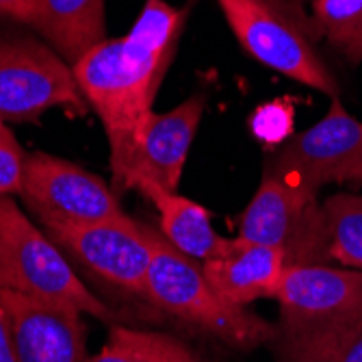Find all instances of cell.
Wrapping results in <instances>:
<instances>
[{
    "mask_svg": "<svg viewBox=\"0 0 362 362\" xmlns=\"http://www.w3.org/2000/svg\"><path fill=\"white\" fill-rule=\"evenodd\" d=\"M189 13V7L146 0L124 37L105 40L72 65L89 109L107 130L115 191L126 176L141 126L154 113L156 93L176 57Z\"/></svg>",
    "mask_w": 362,
    "mask_h": 362,
    "instance_id": "6da1fadb",
    "label": "cell"
},
{
    "mask_svg": "<svg viewBox=\"0 0 362 362\" xmlns=\"http://www.w3.org/2000/svg\"><path fill=\"white\" fill-rule=\"evenodd\" d=\"M282 362H332L362 319V272L327 262L286 267L276 291Z\"/></svg>",
    "mask_w": 362,
    "mask_h": 362,
    "instance_id": "7a4b0ae2",
    "label": "cell"
},
{
    "mask_svg": "<svg viewBox=\"0 0 362 362\" xmlns=\"http://www.w3.org/2000/svg\"><path fill=\"white\" fill-rule=\"evenodd\" d=\"M150 243L152 262L146 300L154 308L235 349L245 351L274 343L276 323L254 315L245 306L228 302L211 284L197 260L180 254L152 228Z\"/></svg>",
    "mask_w": 362,
    "mask_h": 362,
    "instance_id": "3957f363",
    "label": "cell"
},
{
    "mask_svg": "<svg viewBox=\"0 0 362 362\" xmlns=\"http://www.w3.org/2000/svg\"><path fill=\"white\" fill-rule=\"evenodd\" d=\"M241 48L258 63L325 95L339 83L317 50V24L300 0H217Z\"/></svg>",
    "mask_w": 362,
    "mask_h": 362,
    "instance_id": "277c9868",
    "label": "cell"
},
{
    "mask_svg": "<svg viewBox=\"0 0 362 362\" xmlns=\"http://www.w3.org/2000/svg\"><path fill=\"white\" fill-rule=\"evenodd\" d=\"M0 291L61 302L100 321L115 319L76 276L59 245L24 215L13 195L0 197Z\"/></svg>",
    "mask_w": 362,
    "mask_h": 362,
    "instance_id": "5b68a950",
    "label": "cell"
},
{
    "mask_svg": "<svg viewBox=\"0 0 362 362\" xmlns=\"http://www.w3.org/2000/svg\"><path fill=\"white\" fill-rule=\"evenodd\" d=\"M317 189L262 170V180L241 213L239 239L278 247L286 267L327 262V230Z\"/></svg>",
    "mask_w": 362,
    "mask_h": 362,
    "instance_id": "8992f818",
    "label": "cell"
},
{
    "mask_svg": "<svg viewBox=\"0 0 362 362\" xmlns=\"http://www.w3.org/2000/svg\"><path fill=\"white\" fill-rule=\"evenodd\" d=\"M54 107L89 111L72 65L37 40L0 37V119L30 122Z\"/></svg>",
    "mask_w": 362,
    "mask_h": 362,
    "instance_id": "52a82bcc",
    "label": "cell"
},
{
    "mask_svg": "<svg viewBox=\"0 0 362 362\" xmlns=\"http://www.w3.org/2000/svg\"><path fill=\"white\" fill-rule=\"evenodd\" d=\"M46 235L95 280L146 300L152 262L150 226L126 215L83 226H54L46 228Z\"/></svg>",
    "mask_w": 362,
    "mask_h": 362,
    "instance_id": "ba28073f",
    "label": "cell"
},
{
    "mask_svg": "<svg viewBox=\"0 0 362 362\" xmlns=\"http://www.w3.org/2000/svg\"><path fill=\"white\" fill-rule=\"evenodd\" d=\"M18 195L44 228L126 217L115 191L100 176L46 152L26 154Z\"/></svg>",
    "mask_w": 362,
    "mask_h": 362,
    "instance_id": "9c48e42d",
    "label": "cell"
},
{
    "mask_svg": "<svg viewBox=\"0 0 362 362\" xmlns=\"http://www.w3.org/2000/svg\"><path fill=\"white\" fill-rule=\"evenodd\" d=\"M265 170L313 189L323 185H362V122L334 95L325 115L284 141Z\"/></svg>",
    "mask_w": 362,
    "mask_h": 362,
    "instance_id": "30bf717a",
    "label": "cell"
},
{
    "mask_svg": "<svg viewBox=\"0 0 362 362\" xmlns=\"http://www.w3.org/2000/svg\"><path fill=\"white\" fill-rule=\"evenodd\" d=\"M209 107L204 93H193L165 113H152L135 139L126 176L117 191H178L185 163Z\"/></svg>",
    "mask_w": 362,
    "mask_h": 362,
    "instance_id": "8fae6325",
    "label": "cell"
},
{
    "mask_svg": "<svg viewBox=\"0 0 362 362\" xmlns=\"http://www.w3.org/2000/svg\"><path fill=\"white\" fill-rule=\"evenodd\" d=\"M0 304L20 362H89L78 308L16 291H0Z\"/></svg>",
    "mask_w": 362,
    "mask_h": 362,
    "instance_id": "7c38bea8",
    "label": "cell"
},
{
    "mask_svg": "<svg viewBox=\"0 0 362 362\" xmlns=\"http://www.w3.org/2000/svg\"><path fill=\"white\" fill-rule=\"evenodd\" d=\"M202 269L228 302L247 308L258 300L276 298L286 272V256L278 247L247 243L237 237L223 256L202 262Z\"/></svg>",
    "mask_w": 362,
    "mask_h": 362,
    "instance_id": "4fadbf2b",
    "label": "cell"
},
{
    "mask_svg": "<svg viewBox=\"0 0 362 362\" xmlns=\"http://www.w3.org/2000/svg\"><path fill=\"white\" fill-rule=\"evenodd\" d=\"M30 26L74 65L107 40L105 0H37Z\"/></svg>",
    "mask_w": 362,
    "mask_h": 362,
    "instance_id": "5bb4252c",
    "label": "cell"
},
{
    "mask_svg": "<svg viewBox=\"0 0 362 362\" xmlns=\"http://www.w3.org/2000/svg\"><path fill=\"white\" fill-rule=\"evenodd\" d=\"M144 197L158 211V233L180 254L193 260L209 262L223 256L233 243V239H223L213 228L211 211L189 200V197L178 195V191L150 189L148 193H144Z\"/></svg>",
    "mask_w": 362,
    "mask_h": 362,
    "instance_id": "9a60e30c",
    "label": "cell"
},
{
    "mask_svg": "<svg viewBox=\"0 0 362 362\" xmlns=\"http://www.w3.org/2000/svg\"><path fill=\"white\" fill-rule=\"evenodd\" d=\"M89 362H204V358L174 334L113 323L105 347Z\"/></svg>",
    "mask_w": 362,
    "mask_h": 362,
    "instance_id": "2e32d148",
    "label": "cell"
},
{
    "mask_svg": "<svg viewBox=\"0 0 362 362\" xmlns=\"http://www.w3.org/2000/svg\"><path fill=\"white\" fill-rule=\"evenodd\" d=\"M327 230V258L362 272V195L337 193L321 204Z\"/></svg>",
    "mask_w": 362,
    "mask_h": 362,
    "instance_id": "e0dca14e",
    "label": "cell"
},
{
    "mask_svg": "<svg viewBox=\"0 0 362 362\" xmlns=\"http://www.w3.org/2000/svg\"><path fill=\"white\" fill-rule=\"evenodd\" d=\"M313 20L332 50L362 63V0H313Z\"/></svg>",
    "mask_w": 362,
    "mask_h": 362,
    "instance_id": "ac0fdd59",
    "label": "cell"
},
{
    "mask_svg": "<svg viewBox=\"0 0 362 362\" xmlns=\"http://www.w3.org/2000/svg\"><path fill=\"white\" fill-rule=\"evenodd\" d=\"M250 128L256 139L267 146H282L295 133V109L288 100H272L260 105L252 117Z\"/></svg>",
    "mask_w": 362,
    "mask_h": 362,
    "instance_id": "d6986e66",
    "label": "cell"
},
{
    "mask_svg": "<svg viewBox=\"0 0 362 362\" xmlns=\"http://www.w3.org/2000/svg\"><path fill=\"white\" fill-rule=\"evenodd\" d=\"M24 160L26 152L7 128L5 119H0V197L20 193Z\"/></svg>",
    "mask_w": 362,
    "mask_h": 362,
    "instance_id": "ffe728a7",
    "label": "cell"
},
{
    "mask_svg": "<svg viewBox=\"0 0 362 362\" xmlns=\"http://www.w3.org/2000/svg\"><path fill=\"white\" fill-rule=\"evenodd\" d=\"M37 0H0V18H11L24 24H30L35 13Z\"/></svg>",
    "mask_w": 362,
    "mask_h": 362,
    "instance_id": "44dd1931",
    "label": "cell"
},
{
    "mask_svg": "<svg viewBox=\"0 0 362 362\" xmlns=\"http://www.w3.org/2000/svg\"><path fill=\"white\" fill-rule=\"evenodd\" d=\"M332 362H362V319L345 339Z\"/></svg>",
    "mask_w": 362,
    "mask_h": 362,
    "instance_id": "7402d4cb",
    "label": "cell"
},
{
    "mask_svg": "<svg viewBox=\"0 0 362 362\" xmlns=\"http://www.w3.org/2000/svg\"><path fill=\"white\" fill-rule=\"evenodd\" d=\"M0 362H20L11 343V334H9V325H7V317L3 310V304H0Z\"/></svg>",
    "mask_w": 362,
    "mask_h": 362,
    "instance_id": "603a6c76",
    "label": "cell"
},
{
    "mask_svg": "<svg viewBox=\"0 0 362 362\" xmlns=\"http://www.w3.org/2000/svg\"><path fill=\"white\" fill-rule=\"evenodd\" d=\"M278 362H282V360H278Z\"/></svg>",
    "mask_w": 362,
    "mask_h": 362,
    "instance_id": "cb8c5ba5",
    "label": "cell"
}]
</instances>
